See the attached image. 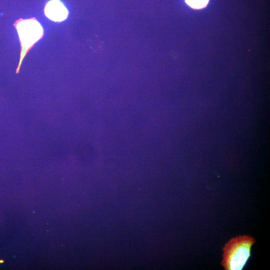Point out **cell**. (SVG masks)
I'll return each instance as SVG.
<instances>
[{
    "mask_svg": "<svg viewBox=\"0 0 270 270\" xmlns=\"http://www.w3.org/2000/svg\"><path fill=\"white\" fill-rule=\"evenodd\" d=\"M44 14L50 20L61 22L66 20L68 12L64 4L59 0H51L44 7Z\"/></svg>",
    "mask_w": 270,
    "mask_h": 270,
    "instance_id": "3957f363",
    "label": "cell"
},
{
    "mask_svg": "<svg viewBox=\"0 0 270 270\" xmlns=\"http://www.w3.org/2000/svg\"><path fill=\"white\" fill-rule=\"evenodd\" d=\"M255 242L249 236H238L230 239L223 248L222 264L226 270H241L251 256Z\"/></svg>",
    "mask_w": 270,
    "mask_h": 270,
    "instance_id": "6da1fadb",
    "label": "cell"
},
{
    "mask_svg": "<svg viewBox=\"0 0 270 270\" xmlns=\"http://www.w3.org/2000/svg\"><path fill=\"white\" fill-rule=\"evenodd\" d=\"M190 7L194 9H201L206 7L209 0H184Z\"/></svg>",
    "mask_w": 270,
    "mask_h": 270,
    "instance_id": "277c9868",
    "label": "cell"
},
{
    "mask_svg": "<svg viewBox=\"0 0 270 270\" xmlns=\"http://www.w3.org/2000/svg\"><path fill=\"white\" fill-rule=\"evenodd\" d=\"M14 26L16 28L22 46L20 64L16 72H18L22 61L28 51L43 35V28L34 18L20 20Z\"/></svg>",
    "mask_w": 270,
    "mask_h": 270,
    "instance_id": "7a4b0ae2",
    "label": "cell"
}]
</instances>
